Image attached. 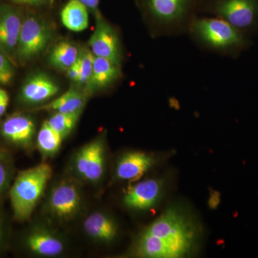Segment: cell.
Listing matches in <instances>:
<instances>
[{
    "mask_svg": "<svg viewBox=\"0 0 258 258\" xmlns=\"http://www.w3.org/2000/svg\"><path fill=\"white\" fill-rule=\"evenodd\" d=\"M50 25L37 15H28L23 19L19 35L16 60L25 63L45 50L52 37Z\"/></svg>",
    "mask_w": 258,
    "mask_h": 258,
    "instance_id": "8992f818",
    "label": "cell"
},
{
    "mask_svg": "<svg viewBox=\"0 0 258 258\" xmlns=\"http://www.w3.org/2000/svg\"><path fill=\"white\" fill-rule=\"evenodd\" d=\"M89 93L87 90L72 87L55 100L37 108L38 111H54L55 113H82L86 106Z\"/></svg>",
    "mask_w": 258,
    "mask_h": 258,
    "instance_id": "2e32d148",
    "label": "cell"
},
{
    "mask_svg": "<svg viewBox=\"0 0 258 258\" xmlns=\"http://www.w3.org/2000/svg\"><path fill=\"white\" fill-rule=\"evenodd\" d=\"M3 242V225H2L1 220H0V250H1L2 245Z\"/></svg>",
    "mask_w": 258,
    "mask_h": 258,
    "instance_id": "4dcf8cb0",
    "label": "cell"
},
{
    "mask_svg": "<svg viewBox=\"0 0 258 258\" xmlns=\"http://www.w3.org/2000/svg\"><path fill=\"white\" fill-rule=\"evenodd\" d=\"M81 114V113H55L46 122L51 128H53L64 138L74 130Z\"/></svg>",
    "mask_w": 258,
    "mask_h": 258,
    "instance_id": "7402d4cb",
    "label": "cell"
},
{
    "mask_svg": "<svg viewBox=\"0 0 258 258\" xmlns=\"http://www.w3.org/2000/svg\"><path fill=\"white\" fill-rule=\"evenodd\" d=\"M164 190L161 179H149L139 181L129 188L123 197V203L134 210H147L157 203Z\"/></svg>",
    "mask_w": 258,
    "mask_h": 258,
    "instance_id": "7c38bea8",
    "label": "cell"
},
{
    "mask_svg": "<svg viewBox=\"0 0 258 258\" xmlns=\"http://www.w3.org/2000/svg\"><path fill=\"white\" fill-rule=\"evenodd\" d=\"M198 235L195 222L183 210L171 207L139 235L134 252L142 257H182L192 250Z\"/></svg>",
    "mask_w": 258,
    "mask_h": 258,
    "instance_id": "6da1fadb",
    "label": "cell"
},
{
    "mask_svg": "<svg viewBox=\"0 0 258 258\" xmlns=\"http://www.w3.org/2000/svg\"><path fill=\"white\" fill-rule=\"evenodd\" d=\"M155 163V157L147 153H126L117 162L115 175L119 179L135 181L145 174Z\"/></svg>",
    "mask_w": 258,
    "mask_h": 258,
    "instance_id": "5bb4252c",
    "label": "cell"
},
{
    "mask_svg": "<svg viewBox=\"0 0 258 258\" xmlns=\"http://www.w3.org/2000/svg\"><path fill=\"white\" fill-rule=\"evenodd\" d=\"M186 35L201 50L217 55H236L248 44L245 34L223 19L211 15H197Z\"/></svg>",
    "mask_w": 258,
    "mask_h": 258,
    "instance_id": "7a4b0ae2",
    "label": "cell"
},
{
    "mask_svg": "<svg viewBox=\"0 0 258 258\" xmlns=\"http://www.w3.org/2000/svg\"><path fill=\"white\" fill-rule=\"evenodd\" d=\"M9 99H5L4 101H0V118L5 114V112L8 108V104H9Z\"/></svg>",
    "mask_w": 258,
    "mask_h": 258,
    "instance_id": "f1b7e54d",
    "label": "cell"
},
{
    "mask_svg": "<svg viewBox=\"0 0 258 258\" xmlns=\"http://www.w3.org/2000/svg\"><path fill=\"white\" fill-rule=\"evenodd\" d=\"M5 99H9V96L5 90L0 88V101H4Z\"/></svg>",
    "mask_w": 258,
    "mask_h": 258,
    "instance_id": "f546056e",
    "label": "cell"
},
{
    "mask_svg": "<svg viewBox=\"0 0 258 258\" xmlns=\"http://www.w3.org/2000/svg\"><path fill=\"white\" fill-rule=\"evenodd\" d=\"M199 13L223 19L245 35L258 25V0H205Z\"/></svg>",
    "mask_w": 258,
    "mask_h": 258,
    "instance_id": "5b68a950",
    "label": "cell"
},
{
    "mask_svg": "<svg viewBox=\"0 0 258 258\" xmlns=\"http://www.w3.org/2000/svg\"><path fill=\"white\" fill-rule=\"evenodd\" d=\"M88 45L95 56L104 57L121 66L123 49L119 34L113 25L101 17H98Z\"/></svg>",
    "mask_w": 258,
    "mask_h": 258,
    "instance_id": "52a82bcc",
    "label": "cell"
},
{
    "mask_svg": "<svg viewBox=\"0 0 258 258\" xmlns=\"http://www.w3.org/2000/svg\"><path fill=\"white\" fill-rule=\"evenodd\" d=\"M105 142L96 139L80 149L75 159V169L82 179L96 182L101 179L105 169Z\"/></svg>",
    "mask_w": 258,
    "mask_h": 258,
    "instance_id": "ba28073f",
    "label": "cell"
},
{
    "mask_svg": "<svg viewBox=\"0 0 258 258\" xmlns=\"http://www.w3.org/2000/svg\"><path fill=\"white\" fill-rule=\"evenodd\" d=\"M25 244L32 253L44 257H55L64 251V244L47 231H32L25 239Z\"/></svg>",
    "mask_w": 258,
    "mask_h": 258,
    "instance_id": "ac0fdd59",
    "label": "cell"
},
{
    "mask_svg": "<svg viewBox=\"0 0 258 258\" xmlns=\"http://www.w3.org/2000/svg\"><path fill=\"white\" fill-rule=\"evenodd\" d=\"M87 7L88 9L95 10L98 8L100 0H79Z\"/></svg>",
    "mask_w": 258,
    "mask_h": 258,
    "instance_id": "83f0119b",
    "label": "cell"
},
{
    "mask_svg": "<svg viewBox=\"0 0 258 258\" xmlns=\"http://www.w3.org/2000/svg\"><path fill=\"white\" fill-rule=\"evenodd\" d=\"M95 55L88 47L80 49L79 55L76 63L79 67L80 77L78 84L81 86H87L92 74L93 60Z\"/></svg>",
    "mask_w": 258,
    "mask_h": 258,
    "instance_id": "603a6c76",
    "label": "cell"
},
{
    "mask_svg": "<svg viewBox=\"0 0 258 258\" xmlns=\"http://www.w3.org/2000/svg\"><path fill=\"white\" fill-rule=\"evenodd\" d=\"M11 174V168L6 159L0 160V198L9 186Z\"/></svg>",
    "mask_w": 258,
    "mask_h": 258,
    "instance_id": "d4e9b609",
    "label": "cell"
},
{
    "mask_svg": "<svg viewBox=\"0 0 258 258\" xmlns=\"http://www.w3.org/2000/svg\"><path fill=\"white\" fill-rule=\"evenodd\" d=\"M15 3L33 5V6H40L47 3V0H12Z\"/></svg>",
    "mask_w": 258,
    "mask_h": 258,
    "instance_id": "4316f807",
    "label": "cell"
},
{
    "mask_svg": "<svg viewBox=\"0 0 258 258\" xmlns=\"http://www.w3.org/2000/svg\"><path fill=\"white\" fill-rule=\"evenodd\" d=\"M79 52V49L74 43L62 40L52 47L49 55V62L56 69L67 71L76 63Z\"/></svg>",
    "mask_w": 258,
    "mask_h": 258,
    "instance_id": "ffe728a7",
    "label": "cell"
},
{
    "mask_svg": "<svg viewBox=\"0 0 258 258\" xmlns=\"http://www.w3.org/2000/svg\"><path fill=\"white\" fill-rule=\"evenodd\" d=\"M83 229L90 237L101 242H111L118 234L114 220L99 212L91 214L85 220Z\"/></svg>",
    "mask_w": 258,
    "mask_h": 258,
    "instance_id": "e0dca14e",
    "label": "cell"
},
{
    "mask_svg": "<svg viewBox=\"0 0 258 258\" xmlns=\"http://www.w3.org/2000/svg\"><path fill=\"white\" fill-rule=\"evenodd\" d=\"M204 1H205V0H200V5H201L202 3H203Z\"/></svg>",
    "mask_w": 258,
    "mask_h": 258,
    "instance_id": "836d02e7",
    "label": "cell"
},
{
    "mask_svg": "<svg viewBox=\"0 0 258 258\" xmlns=\"http://www.w3.org/2000/svg\"><path fill=\"white\" fill-rule=\"evenodd\" d=\"M15 76L13 62L8 56L0 49V84L8 85Z\"/></svg>",
    "mask_w": 258,
    "mask_h": 258,
    "instance_id": "cb8c5ba5",
    "label": "cell"
},
{
    "mask_svg": "<svg viewBox=\"0 0 258 258\" xmlns=\"http://www.w3.org/2000/svg\"><path fill=\"white\" fill-rule=\"evenodd\" d=\"M35 123L27 115L15 113L3 122L0 126V135L7 142L22 148L28 149L35 135Z\"/></svg>",
    "mask_w": 258,
    "mask_h": 258,
    "instance_id": "8fae6325",
    "label": "cell"
},
{
    "mask_svg": "<svg viewBox=\"0 0 258 258\" xmlns=\"http://www.w3.org/2000/svg\"><path fill=\"white\" fill-rule=\"evenodd\" d=\"M81 196L79 188L71 181H62L52 189L48 199L49 210L56 218L68 220L79 212Z\"/></svg>",
    "mask_w": 258,
    "mask_h": 258,
    "instance_id": "9c48e42d",
    "label": "cell"
},
{
    "mask_svg": "<svg viewBox=\"0 0 258 258\" xmlns=\"http://www.w3.org/2000/svg\"><path fill=\"white\" fill-rule=\"evenodd\" d=\"M88 8L79 0H70L60 13L61 22L73 32H82L89 25Z\"/></svg>",
    "mask_w": 258,
    "mask_h": 258,
    "instance_id": "d6986e66",
    "label": "cell"
},
{
    "mask_svg": "<svg viewBox=\"0 0 258 258\" xmlns=\"http://www.w3.org/2000/svg\"><path fill=\"white\" fill-rule=\"evenodd\" d=\"M59 90L57 83L48 75L39 73L30 76L24 83L20 99L25 104H39L56 96Z\"/></svg>",
    "mask_w": 258,
    "mask_h": 258,
    "instance_id": "4fadbf2b",
    "label": "cell"
},
{
    "mask_svg": "<svg viewBox=\"0 0 258 258\" xmlns=\"http://www.w3.org/2000/svg\"><path fill=\"white\" fill-rule=\"evenodd\" d=\"M49 2H50V5L53 4L54 2H55V0H49Z\"/></svg>",
    "mask_w": 258,
    "mask_h": 258,
    "instance_id": "d6a6232c",
    "label": "cell"
},
{
    "mask_svg": "<svg viewBox=\"0 0 258 258\" xmlns=\"http://www.w3.org/2000/svg\"><path fill=\"white\" fill-rule=\"evenodd\" d=\"M23 19L11 5H0V49L14 62Z\"/></svg>",
    "mask_w": 258,
    "mask_h": 258,
    "instance_id": "30bf717a",
    "label": "cell"
},
{
    "mask_svg": "<svg viewBox=\"0 0 258 258\" xmlns=\"http://www.w3.org/2000/svg\"><path fill=\"white\" fill-rule=\"evenodd\" d=\"M120 66L108 59L95 56L92 74L85 88L91 93L113 86L122 76Z\"/></svg>",
    "mask_w": 258,
    "mask_h": 258,
    "instance_id": "9a60e30c",
    "label": "cell"
},
{
    "mask_svg": "<svg viewBox=\"0 0 258 258\" xmlns=\"http://www.w3.org/2000/svg\"><path fill=\"white\" fill-rule=\"evenodd\" d=\"M154 37L186 35L190 23L200 14V0H141Z\"/></svg>",
    "mask_w": 258,
    "mask_h": 258,
    "instance_id": "3957f363",
    "label": "cell"
},
{
    "mask_svg": "<svg viewBox=\"0 0 258 258\" xmlns=\"http://www.w3.org/2000/svg\"><path fill=\"white\" fill-rule=\"evenodd\" d=\"M66 72H67V76L70 80H71L73 82L79 83L80 73L77 64L75 63L74 66H71L69 70L66 71Z\"/></svg>",
    "mask_w": 258,
    "mask_h": 258,
    "instance_id": "484cf974",
    "label": "cell"
},
{
    "mask_svg": "<svg viewBox=\"0 0 258 258\" xmlns=\"http://www.w3.org/2000/svg\"><path fill=\"white\" fill-rule=\"evenodd\" d=\"M63 139L45 121L37 135V147L42 155L51 157L58 152Z\"/></svg>",
    "mask_w": 258,
    "mask_h": 258,
    "instance_id": "44dd1931",
    "label": "cell"
},
{
    "mask_svg": "<svg viewBox=\"0 0 258 258\" xmlns=\"http://www.w3.org/2000/svg\"><path fill=\"white\" fill-rule=\"evenodd\" d=\"M7 155H8V153H7L6 151L0 148V160H3V159H6Z\"/></svg>",
    "mask_w": 258,
    "mask_h": 258,
    "instance_id": "1f68e13d",
    "label": "cell"
},
{
    "mask_svg": "<svg viewBox=\"0 0 258 258\" xmlns=\"http://www.w3.org/2000/svg\"><path fill=\"white\" fill-rule=\"evenodd\" d=\"M52 174V168L45 163L19 173L10 190L15 220L24 222L31 217Z\"/></svg>",
    "mask_w": 258,
    "mask_h": 258,
    "instance_id": "277c9868",
    "label": "cell"
}]
</instances>
